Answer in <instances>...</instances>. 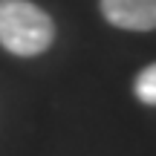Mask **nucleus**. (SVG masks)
<instances>
[{
	"instance_id": "f03ea898",
	"label": "nucleus",
	"mask_w": 156,
	"mask_h": 156,
	"mask_svg": "<svg viewBox=\"0 0 156 156\" xmlns=\"http://www.w3.org/2000/svg\"><path fill=\"white\" fill-rule=\"evenodd\" d=\"M101 15L119 29L151 32L156 29V0H101Z\"/></svg>"
},
{
	"instance_id": "7ed1b4c3",
	"label": "nucleus",
	"mask_w": 156,
	"mask_h": 156,
	"mask_svg": "<svg viewBox=\"0 0 156 156\" xmlns=\"http://www.w3.org/2000/svg\"><path fill=\"white\" fill-rule=\"evenodd\" d=\"M133 93H136V98H139L142 104L156 107V61L147 64V67L142 69L139 75H136V81H133Z\"/></svg>"
},
{
	"instance_id": "f257e3e1",
	"label": "nucleus",
	"mask_w": 156,
	"mask_h": 156,
	"mask_svg": "<svg viewBox=\"0 0 156 156\" xmlns=\"http://www.w3.org/2000/svg\"><path fill=\"white\" fill-rule=\"evenodd\" d=\"M55 23L32 0H0V44L20 58L49 49Z\"/></svg>"
}]
</instances>
